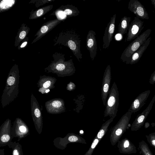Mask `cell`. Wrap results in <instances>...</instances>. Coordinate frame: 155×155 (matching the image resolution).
Returning <instances> with one entry per match:
<instances>
[{"instance_id":"1","label":"cell","mask_w":155,"mask_h":155,"mask_svg":"<svg viewBox=\"0 0 155 155\" xmlns=\"http://www.w3.org/2000/svg\"><path fill=\"white\" fill-rule=\"evenodd\" d=\"M150 29L146 30L135 38L125 49L120 59L123 62L129 64L133 54L146 41L151 33Z\"/></svg>"},{"instance_id":"2","label":"cell","mask_w":155,"mask_h":155,"mask_svg":"<svg viewBox=\"0 0 155 155\" xmlns=\"http://www.w3.org/2000/svg\"><path fill=\"white\" fill-rule=\"evenodd\" d=\"M119 94L118 88L114 82L109 90L104 112V117L109 116L115 118L117 115L119 106Z\"/></svg>"},{"instance_id":"3","label":"cell","mask_w":155,"mask_h":155,"mask_svg":"<svg viewBox=\"0 0 155 155\" xmlns=\"http://www.w3.org/2000/svg\"><path fill=\"white\" fill-rule=\"evenodd\" d=\"M81 38L79 33L76 30H72L68 34L67 44L78 61L82 58L80 50Z\"/></svg>"},{"instance_id":"4","label":"cell","mask_w":155,"mask_h":155,"mask_svg":"<svg viewBox=\"0 0 155 155\" xmlns=\"http://www.w3.org/2000/svg\"><path fill=\"white\" fill-rule=\"evenodd\" d=\"M144 28V22L135 17L130 24L125 41H130L137 38Z\"/></svg>"},{"instance_id":"5","label":"cell","mask_w":155,"mask_h":155,"mask_svg":"<svg viewBox=\"0 0 155 155\" xmlns=\"http://www.w3.org/2000/svg\"><path fill=\"white\" fill-rule=\"evenodd\" d=\"M155 101V94L148 106L141 113L139 114L137 116L131 125V131H137L143 126L146 118L152 109Z\"/></svg>"},{"instance_id":"6","label":"cell","mask_w":155,"mask_h":155,"mask_svg":"<svg viewBox=\"0 0 155 155\" xmlns=\"http://www.w3.org/2000/svg\"><path fill=\"white\" fill-rule=\"evenodd\" d=\"M111 80L110 66L108 64L105 68L103 78L101 90V97L103 104L105 106L110 90Z\"/></svg>"},{"instance_id":"7","label":"cell","mask_w":155,"mask_h":155,"mask_svg":"<svg viewBox=\"0 0 155 155\" xmlns=\"http://www.w3.org/2000/svg\"><path fill=\"white\" fill-rule=\"evenodd\" d=\"M128 9L140 19H148V14L144 6L138 0H130L129 2Z\"/></svg>"},{"instance_id":"8","label":"cell","mask_w":155,"mask_h":155,"mask_svg":"<svg viewBox=\"0 0 155 155\" xmlns=\"http://www.w3.org/2000/svg\"><path fill=\"white\" fill-rule=\"evenodd\" d=\"M116 18V15L115 14L111 18L110 21L105 28L103 37V49L108 48L112 40L115 29Z\"/></svg>"},{"instance_id":"9","label":"cell","mask_w":155,"mask_h":155,"mask_svg":"<svg viewBox=\"0 0 155 155\" xmlns=\"http://www.w3.org/2000/svg\"><path fill=\"white\" fill-rule=\"evenodd\" d=\"M150 92L148 90L140 94L133 101L128 111L133 113L139 111L146 104Z\"/></svg>"},{"instance_id":"10","label":"cell","mask_w":155,"mask_h":155,"mask_svg":"<svg viewBox=\"0 0 155 155\" xmlns=\"http://www.w3.org/2000/svg\"><path fill=\"white\" fill-rule=\"evenodd\" d=\"M132 113L128 111L121 117L116 125L113 131L117 136L120 137L126 131Z\"/></svg>"},{"instance_id":"11","label":"cell","mask_w":155,"mask_h":155,"mask_svg":"<svg viewBox=\"0 0 155 155\" xmlns=\"http://www.w3.org/2000/svg\"><path fill=\"white\" fill-rule=\"evenodd\" d=\"M96 33L93 30L89 31L86 39V47L90 52V58L93 61L96 56L97 51V43Z\"/></svg>"},{"instance_id":"12","label":"cell","mask_w":155,"mask_h":155,"mask_svg":"<svg viewBox=\"0 0 155 155\" xmlns=\"http://www.w3.org/2000/svg\"><path fill=\"white\" fill-rule=\"evenodd\" d=\"M151 39V37H149L146 41L133 54L130 64H133L138 62L150 44Z\"/></svg>"},{"instance_id":"13","label":"cell","mask_w":155,"mask_h":155,"mask_svg":"<svg viewBox=\"0 0 155 155\" xmlns=\"http://www.w3.org/2000/svg\"><path fill=\"white\" fill-rule=\"evenodd\" d=\"M120 150L122 153L127 154L136 153V147L128 139L125 138L122 140L120 144Z\"/></svg>"},{"instance_id":"14","label":"cell","mask_w":155,"mask_h":155,"mask_svg":"<svg viewBox=\"0 0 155 155\" xmlns=\"http://www.w3.org/2000/svg\"><path fill=\"white\" fill-rule=\"evenodd\" d=\"M131 19V17L126 16L121 18L118 26V32L122 35L127 33Z\"/></svg>"},{"instance_id":"15","label":"cell","mask_w":155,"mask_h":155,"mask_svg":"<svg viewBox=\"0 0 155 155\" xmlns=\"http://www.w3.org/2000/svg\"><path fill=\"white\" fill-rule=\"evenodd\" d=\"M138 148L140 154L142 155H153L147 144L143 140L139 142Z\"/></svg>"},{"instance_id":"16","label":"cell","mask_w":155,"mask_h":155,"mask_svg":"<svg viewBox=\"0 0 155 155\" xmlns=\"http://www.w3.org/2000/svg\"><path fill=\"white\" fill-rule=\"evenodd\" d=\"M114 118L113 117H110L102 124L97 136L98 139H100L103 137L107 131L109 126L113 121Z\"/></svg>"},{"instance_id":"17","label":"cell","mask_w":155,"mask_h":155,"mask_svg":"<svg viewBox=\"0 0 155 155\" xmlns=\"http://www.w3.org/2000/svg\"><path fill=\"white\" fill-rule=\"evenodd\" d=\"M147 140L150 144L155 149V132L146 135Z\"/></svg>"},{"instance_id":"18","label":"cell","mask_w":155,"mask_h":155,"mask_svg":"<svg viewBox=\"0 0 155 155\" xmlns=\"http://www.w3.org/2000/svg\"><path fill=\"white\" fill-rule=\"evenodd\" d=\"M14 0H3L0 3V8L2 9H6L12 6L14 3Z\"/></svg>"},{"instance_id":"19","label":"cell","mask_w":155,"mask_h":155,"mask_svg":"<svg viewBox=\"0 0 155 155\" xmlns=\"http://www.w3.org/2000/svg\"><path fill=\"white\" fill-rule=\"evenodd\" d=\"M99 141V139H95L93 141L90 148L85 155H91L94 150Z\"/></svg>"},{"instance_id":"20","label":"cell","mask_w":155,"mask_h":155,"mask_svg":"<svg viewBox=\"0 0 155 155\" xmlns=\"http://www.w3.org/2000/svg\"><path fill=\"white\" fill-rule=\"evenodd\" d=\"M10 139L9 136L7 134H5L2 135L1 138V140L2 142H6L8 141Z\"/></svg>"},{"instance_id":"21","label":"cell","mask_w":155,"mask_h":155,"mask_svg":"<svg viewBox=\"0 0 155 155\" xmlns=\"http://www.w3.org/2000/svg\"><path fill=\"white\" fill-rule=\"evenodd\" d=\"M149 83L151 84L155 83V70L151 74L149 81Z\"/></svg>"},{"instance_id":"22","label":"cell","mask_w":155,"mask_h":155,"mask_svg":"<svg viewBox=\"0 0 155 155\" xmlns=\"http://www.w3.org/2000/svg\"><path fill=\"white\" fill-rule=\"evenodd\" d=\"M66 65L63 64H58L56 67V69L59 71H62L65 69Z\"/></svg>"},{"instance_id":"23","label":"cell","mask_w":155,"mask_h":155,"mask_svg":"<svg viewBox=\"0 0 155 155\" xmlns=\"http://www.w3.org/2000/svg\"><path fill=\"white\" fill-rule=\"evenodd\" d=\"M15 81V78L12 76L9 77L7 80V83L8 85H12L14 84Z\"/></svg>"},{"instance_id":"24","label":"cell","mask_w":155,"mask_h":155,"mask_svg":"<svg viewBox=\"0 0 155 155\" xmlns=\"http://www.w3.org/2000/svg\"><path fill=\"white\" fill-rule=\"evenodd\" d=\"M61 102L59 101H55L53 102L52 105L55 107L58 108L61 105Z\"/></svg>"},{"instance_id":"25","label":"cell","mask_w":155,"mask_h":155,"mask_svg":"<svg viewBox=\"0 0 155 155\" xmlns=\"http://www.w3.org/2000/svg\"><path fill=\"white\" fill-rule=\"evenodd\" d=\"M78 138L75 136H71L68 138V140L70 142H76L78 140Z\"/></svg>"},{"instance_id":"26","label":"cell","mask_w":155,"mask_h":155,"mask_svg":"<svg viewBox=\"0 0 155 155\" xmlns=\"http://www.w3.org/2000/svg\"><path fill=\"white\" fill-rule=\"evenodd\" d=\"M48 30V28L47 26L44 25L42 26L41 29V31L43 33H46Z\"/></svg>"},{"instance_id":"27","label":"cell","mask_w":155,"mask_h":155,"mask_svg":"<svg viewBox=\"0 0 155 155\" xmlns=\"http://www.w3.org/2000/svg\"><path fill=\"white\" fill-rule=\"evenodd\" d=\"M34 114L35 116L37 117H40L41 115L40 111L38 108H36L35 110Z\"/></svg>"},{"instance_id":"28","label":"cell","mask_w":155,"mask_h":155,"mask_svg":"<svg viewBox=\"0 0 155 155\" xmlns=\"http://www.w3.org/2000/svg\"><path fill=\"white\" fill-rule=\"evenodd\" d=\"M26 35V32L25 31H21L19 35V38L21 39H23L25 37Z\"/></svg>"},{"instance_id":"29","label":"cell","mask_w":155,"mask_h":155,"mask_svg":"<svg viewBox=\"0 0 155 155\" xmlns=\"http://www.w3.org/2000/svg\"><path fill=\"white\" fill-rule=\"evenodd\" d=\"M51 83V82L50 81H47L44 83L43 86L44 88H48L50 85Z\"/></svg>"},{"instance_id":"30","label":"cell","mask_w":155,"mask_h":155,"mask_svg":"<svg viewBox=\"0 0 155 155\" xmlns=\"http://www.w3.org/2000/svg\"><path fill=\"white\" fill-rule=\"evenodd\" d=\"M43 10L42 9H40L38 10L36 13V15L38 16H41L43 13Z\"/></svg>"},{"instance_id":"31","label":"cell","mask_w":155,"mask_h":155,"mask_svg":"<svg viewBox=\"0 0 155 155\" xmlns=\"http://www.w3.org/2000/svg\"><path fill=\"white\" fill-rule=\"evenodd\" d=\"M19 129L21 132H24L26 131V129L25 127L23 126H21L20 127Z\"/></svg>"},{"instance_id":"32","label":"cell","mask_w":155,"mask_h":155,"mask_svg":"<svg viewBox=\"0 0 155 155\" xmlns=\"http://www.w3.org/2000/svg\"><path fill=\"white\" fill-rule=\"evenodd\" d=\"M13 155H19V153L17 150H14L13 152Z\"/></svg>"},{"instance_id":"33","label":"cell","mask_w":155,"mask_h":155,"mask_svg":"<svg viewBox=\"0 0 155 155\" xmlns=\"http://www.w3.org/2000/svg\"><path fill=\"white\" fill-rule=\"evenodd\" d=\"M27 41H25L24 42H23L22 44L21 45V46L20 47L21 48H23L24 47H25L26 45H27Z\"/></svg>"},{"instance_id":"34","label":"cell","mask_w":155,"mask_h":155,"mask_svg":"<svg viewBox=\"0 0 155 155\" xmlns=\"http://www.w3.org/2000/svg\"><path fill=\"white\" fill-rule=\"evenodd\" d=\"M150 126V124L148 122H146L145 124L144 127L147 128L149 127Z\"/></svg>"},{"instance_id":"35","label":"cell","mask_w":155,"mask_h":155,"mask_svg":"<svg viewBox=\"0 0 155 155\" xmlns=\"http://www.w3.org/2000/svg\"><path fill=\"white\" fill-rule=\"evenodd\" d=\"M152 4L153 5L155 8V0H151Z\"/></svg>"},{"instance_id":"36","label":"cell","mask_w":155,"mask_h":155,"mask_svg":"<svg viewBox=\"0 0 155 155\" xmlns=\"http://www.w3.org/2000/svg\"><path fill=\"white\" fill-rule=\"evenodd\" d=\"M50 91L49 90V89H47V90L46 91H45V92L46 93H48V92L49 91Z\"/></svg>"},{"instance_id":"37","label":"cell","mask_w":155,"mask_h":155,"mask_svg":"<svg viewBox=\"0 0 155 155\" xmlns=\"http://www.w3.org/2000/svg\"><path fill=\"white\" fill-rule=\"evenodd\" d=\"M80 133L81 134H83V131L82 130H81L80 131Z\"/></svg>"}]
</instances>
